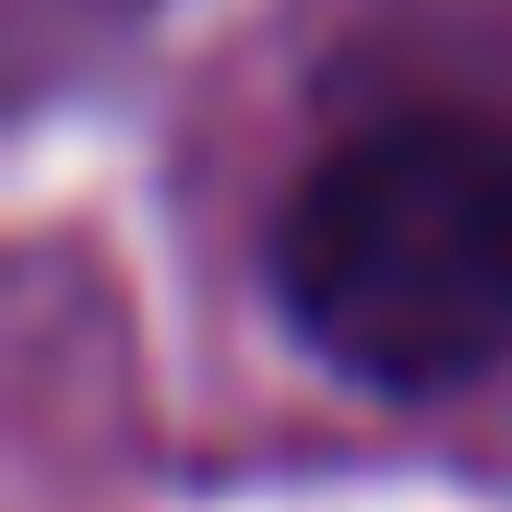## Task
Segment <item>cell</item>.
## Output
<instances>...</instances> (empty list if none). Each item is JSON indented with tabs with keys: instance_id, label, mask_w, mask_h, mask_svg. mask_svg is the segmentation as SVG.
<instances>
[{
	"instance_id": "obj_1",
	"label": "cell",
	"mask_w": 512,
	"mask_h": 512,
	"mask_svg": "<svg viewBox=\"0 0 512 512\" xmlns=\"http://www.w3.org/2000/svg\"><path fill=\"white\" fill-rule=\"evenodd\" d=\"M274 310L334 382L393 405L512 370V131L393 108L322 143L274 215Z\"/></svg>"
}]
</instances>
